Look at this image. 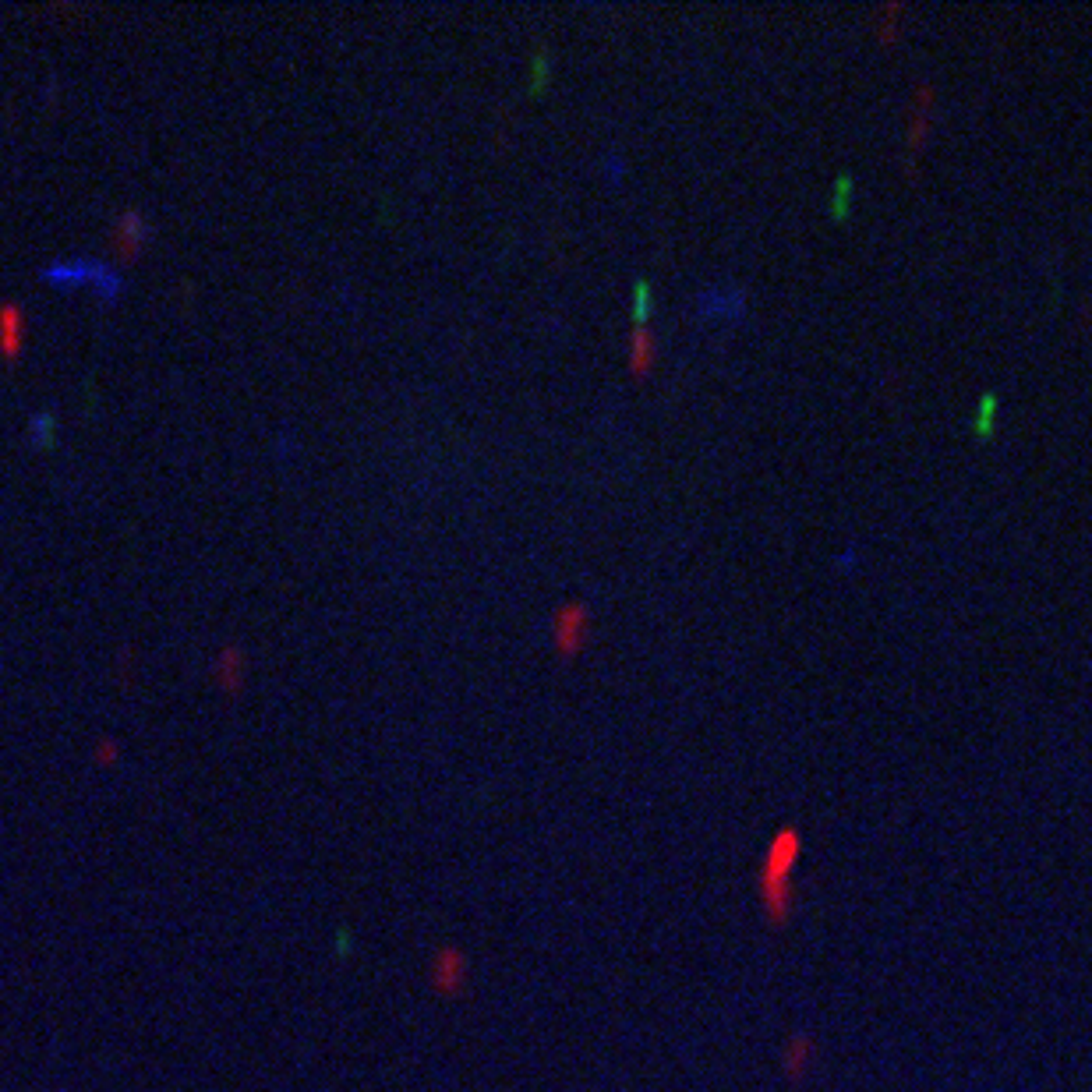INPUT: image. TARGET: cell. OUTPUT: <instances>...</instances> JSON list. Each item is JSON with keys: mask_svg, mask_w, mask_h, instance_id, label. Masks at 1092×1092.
Masks as SVG:
<instances>
[{"mask_svg": "<svg viewBox=\"0 0 1092 1092\" xmlns=\"http://www.w3.org/2000/svg\"><path fill=\"white\" fill-rule=\"evenodd\" d=\"M43 276H54V280H67V276H92L103 290H120V273L107 262H96V258H54L43 266Z\"/></svg>", "mask_w": 1092, "mask_h": 1092, "instance_id": "6da1fadb", "label": "cell"}, {"mask_svg": "<svg viewBox=\"0 0 1092 1092\" xmlns=\"http://www.w3.org/2000/svg\"><path fill=\"white\" fill-rule=\"evenodd\" d=\"M548 626H552V636H555L563 647H576L580 636H583L587 626H590V605H583V601L563 605V608L548 619Z\"/></svg>", "mask_w": 1092, "mask_h": 1092, "instance_id": "7a4b0ae2", "label": "cell"}, {"mask_svg": "<svg viewBox=\"0 0 1092 1092\" xmlns=\"http://www.w3.org/2000/svg\"><path fill=\"white\" fill-rule=\"evenodd\" d=\"M700 311H743L747 308V290L721 284V287H703L696 293Z\"/></svg>", "mask_w": 1092, "mask_h": 1092, "instance_id": "3957f363", "label": "cell"}, {"mask_svg": "<svg viewBox=\"0 0 1092 1092\" xmlns=\"http://www.w3.org/2000/svg\"><path fill=\"white\" fill-rule=\"evenodd\" d=\"M626 346H630V364L643 371V368H647V364L658 357V333H654V329H647V326L640 322V326H633V329H630Z\"/></svg>", "mask_w": 1092, "mask_h": 1092, "instance_id": "277c9868", "label": "cell"}, {"mask_svg": "<svg viewBox=\"0 0 1092 1092\" xmlns=\"http://www.w3.org/2000/svg\"><path fill=\"white\" fill-rule=\"evenodd\" d=\"M651 308H654V290H651L647 280H636L633 284V311H636V319H643Z\"/></svg>", "mask_w": 1092, "mask_h": 1092, "instance_id": "5b68a950", "label": "cell"}, {"mask_svg": "<svg viewBox=\"0 0 1092 1092\" xmlns=\"http://www.w3.org/2000/svg\"><path fill=\"white\" fill-rule=\"evenodd\" d=\"M117 231L127 233V237H145V233H149V223H145L142 213H120V216H117Z\"/></svg>", "mask_w": 1092, "mask_h": 1092, "instance_id": "8992f818", "label": "cell"}, {"mask_svg": "<svg viewBox=\"0 0 1092 1092\" xmlns=\"http://www.w3.org/2000/svg\"><path fill=\"white\" fill-rule=\"evenodd\" d=\"M852 191H856V177H852V173H842V177L831 184V205H849Z\"/></svg>", "mask_w": 1092, "mask_h": 1092, "instance_id": "52a82bcc", "label": "cell"}, {"mask_svg": "<svg viewBox=\"0 0 1092 1092\" xmlns=\"http://www.w3.org/2000/svg\"><path fill=\"white\" fill-rule=\"evenodd\" d=\"M993 414H997V397H993V393H986V397L976 403V410H973V424H976V428H990Z\"/></svg>", "mask_w": 1092, "mask_h": 1092, "instance_id": "ba28073f", "label": "cell"}, {"mask_svg": "<svg viewBox=\"0 0 1092 1092\" xmlns=\"http://www.w3.org/2000/svg\"><path fill=\"white\" fill-rule=\"evenodd\" d=\"M18 326H22V311H18V308H4V311H0V329L11 336Z\"/></svg>", "mask_w": 1092, "mask_h": 1092, "instance_id": "9c48e42d", "label": "cell"}, {"mask_svg": "<svg viewBox=\"0 0 1092 1092\" xmlns=\"http://www.w3.org/2000/svg\"><path fill=\"white\" fill-rule=\"evenodd\" d=\"M601 163H605V170H608V173H623V167H626V156H623L619 149H608V153L601 156Z\"/></svg>", "mask_w": 1092, "mask_h": 1092, "instance_id": "30bf717a", "label": "cell"}, {"mask_svg": "<svg viewBox=\"0 0 1092 1092\" xmlns=\"http://www.w3.org/2000/svg\"><path fill=\"white\" fill-rule=\"evenodd\" d=\"M54 428V414H32V432H50Z\"/></svg>", "mask_w": 1092, "mask_h": 1092, "instance_id": "8fae6325", "label": "cell"}, {"mask_svg": "<svg viewBox=\"0 0 1092 1092\" xmlns=\"http://www.w3.org/2000/svg\"><path fill=\"white\" fill-rule=\"evenodd\" d=\"M530 64H534V78H541V74L548 71V54H545V50H537V54L530 57Z\"/></svg>", "mask_w": 1092, "mask_h": 1092, "instance_id": "7c38bea8", "label": "cell"}, {"mask_svg": "<svg viewBox=\"0 0 1092 1092\" xmlns=\"http://www.w3.org/2000/svg\"><path fill=\"white\" fill-rule=\"evenodd\" d=\"M838 563H856V545H845V548H838Z\"/></svg>", "mask_w": 1092, "mask_h": 1092, "instance_id": "4fadbf2b", "label": "cell"}]
</instances>
